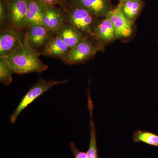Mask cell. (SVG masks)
I'll return each instance as SVG.
<instances>
[{"label":"cell","instance_id":"16","mask_svg":"<svg viewBox=\"0 0 158 158\" xmlns=\"http://www.w3.org/2000/svg\"><path fill=\"white\" fill-rule=\"evenodd\" d=\"M122 11L128 19L135 22L144 6L143 0H129L119 2Z\"/></svg>","mask_w":158,"mask_h":158},{"label":"cell","instance_id":"8","mask_svg":"<svg viewBox=\"0 0 158 158\" xmlns=\"http://www.w3.org/2000/svg\"><path fill=\"white\" fill-rule=\"evenodd\" d=\"M24 42L18 32L12 29H6L0 34V56H8Z\"/></svg>","mask_w":158,"mask_h":158},{"label":"cell","instance_id":"14","mask_svg":"<svg viewBox=\"0 0 158 158\" xmlns=\"http://www.w3.org/2000/svg\"><path fill=\"white\" fill-rule=\"evenodd\" d=\"M88 108L90 116L89 126L90 129V140L89 148L87 152L88 158H98V150L96 140V130L93 119V110L94 106L90 97V92L88 93Z\"/></svg>","mask_w":158,"mask_h":158},{"label":"cell","instance_id":"3","mask_svg":"<svg viewBox=\"0 0 158 158\" xmlns=\"http://www.w3.org/2000/svg\"><path fill=\"white\" fill-rule=\"evenodd\" d=\"M68 81V79H65L63 81L53 80L47 81L45 79H40L38 81L30 88V90L22 98L17 108L10 116V123L11 124L14 123L23 110H24L25 108L39 96L42 95L54 86L63 85Z\"/></svg>","mask_w":158,"mask_h":158},{"label":"cell","instance_id":"24","mask_svg":"<svg viewBox=\"0 0 158 158\" xmlns=\"http://www.w3.org/2000/svg\"><path fill=\"white\" fill-rule=\"evenodd\" d=\"M110 1H111V0H110Z\"/></svg>","mask_w":158,"mask_h":158},{"label":"cell","instance_id":"7","mask_svg":"<svg viewBox=\"0 0 158 158\" xmlns=\"http://www.w3.org/2000/svg\"><path fill=\"white\" fill-rule=\"evenodd\" d=\"M52 33L44 25H35L29 27L24 40L31 48L37 51L44 47L52 37Z\"/></svg>","mask_w":158,"mask_h":158},{"label":"cell","instance_id":"5","mask_svg":"<svg viewBox=\"0 0 158 158\" xmlns=\"http://www.w3.org/2000/svg\"><path fill=\"white\" fill-rule=\"evenodd\" d=\"M106 17L113 24L117 39L127 38L131 35L134 22L125 16L119 4L116 8L111 9Z\"/></svg>","mask_w":158,"mask_h":158},{"label":"cell","instance_id":"13","mask_svg":"<svg viewBox=\"0 0 158 158\" xmlns=\"http://www.w3.org/2000/svg\"><path fill=\"white\" fill-rule=\"evenodd\" d=\"M44 3L40 0H28V7L26 19V27L43 25Z\"/></svg>","mask_w":158,"mask_h":158},{"label":"cell","instance_id":"21","mask_svg":"<svg viewBox=\"0 0 158 158\" xmlns=\"http://www.w3.org/2000/svg\"><path fill=\"white\" fill-rule=\"evenodd\" d=\"M43 3L50 6H59L62 7L66 3L67 0H40Z\"/></svg>","mask_w":158,"mask_h":158},{"label":"cell","instance_id":"10","mask_svg":"<svg viewBox=\"0 0 158 158\" xmlns=\"http://www.w3.org/2000/svg\"><path fill=\"white\" fill-rule=\"evenodd\" d=\"M74 5L84 8L99 19L106 17L112 9L110 0H68Z\"/></svg>","mask_w":158,"mask_h":158},{"label":"cell","instance_id":"17","mask_svg":"<svg viewBox=\"0 0 158 158\" xmlns=\"http://www.w3.org/2000/svg\"><path fill=\"white\" fill-rule=\"evenodd\" d=\"M15 73L9 64L7 56H0V81L6 86L12 81V75Z\"/></svg>","mask_w":158,"mask_h":158},{"label":"cell","instance_id":"11","mask_svg":"<svg viewBox=\"0 0 158 158\" xmlns=\"http://www.w3.org/2000/svg\"><path fill=\"white\" fill-rule=\"evenodd\" d=\"M70 49L57 34L49 40L40 54L45 56L61 58L62 59L67 55Z\"/></svg>","mask_w":158,"mask_h":158},{"label":"cell","instance_id":"12","mask_svg":"<svg viewBox=\"0 0 158 158\" xmlns=\"http://www.w3.org/2000/svg\"><path fill=\"white\" fill-rule=\"evenodd\" d=\"M94 37L102 44L110 43L117 39L113 24L107 18L98 21L94 27Z\"/></svg>","mask_w":158,"mask_h":158},{"label":"cell","instance_id":"23","mask_svg":"<svg viewBox=\"0 0 158 158\" xmlns=\"http://www.w3.org/2000/svg\"></svg>","mask_w":158,"mask_h":158},{"label":"cell","instance_id":"22","mask_svg":"<svg viewBox=\"0 0 158 158\" xmlns=\"http://www.w3.org/2000/svg\"><path fill=\"white\" fill-rule=\"evenodd\" d=\"M129 1V0H119V2H122V1Z\"/></svg>","mask_w":158,"mask_h":158},{"label":"cell","instance_id":"6","mask_svg":"<svg viewBox=\"0 0 158 158\" xmlns=\"http://www.w3.org/2000/svg\"><path fill=\"white\" fill-rule=\"evenodd\" d=\"M8 19L13 27L18 30L26 27L28 0H6Z\"/></svg>","mask_w":158,"mask_h":158},{"label":"cell","instance_id":"20","mask_svg":"<svg viewBox=\"0 0 158 158\" xmlns=\"http://www.w3.org/2000/svg\"><path fill=\"white\" fill-rule=\"evenodd\" d=\"M69 147L72 152L73 153L74 158H88L87 152H84L79 150L74 142H71L69 144Z\"/></svg>","mask_w":158,"mask_h":158},{"label":"cell","instance_id":"18","mask_svg":"<svg viewBox=\"0 0 158 158\" xmlns=\"http://www.w3.org/2000/svg\"><path fill=\"white\" fill-rule=\"evenodd\" d=\"M133 140L135 142H142L145 144L158 146V135L146 131L137 130L133 133Z\"/></svg>","mask_w":158,"mask_h":158},{"label":"cell","instance_id":"2","mask_svg":"<svg viewBox=\"0 0 158 158\" xmlns=\"http://www.w3.org/2000/svg\"><path fill=\"white\" fill-rule=\"evenodd\" d=\"M65 15V21L78 30L83 35L94 37V27L101 19L94 16L89 11L69 2L61 7Z\"/></svg>","mask_w":158,"mask_h":158},{"label":"cell","instance_id":"1","mask_svg":"<svg viewBox=\"0 0 158 158\" xmlns=\"http://www.w3.org/2000/svg\"><path fill=\"white\" fill-rule=\"evenodd\" d=\"M40 54L31 48L24 40V42L7 56L8 61L15 73L24 74L32 73H40L48 68L40 59Z\"/></svg>","mask_w":158,"mask_h":158},{"label":"cell","instance_id":"4","mask_svg":"<svg viewBox=\"0 0 158 158\" xmlns=\"http://www.w3.org/2000/svg\"><path fill=\"white\" fill-rule=\"evenodd\" d=\"M101 44H96L85 37L75 46L71 48L63 59L68 65L78 64L86 61L95 56L102 48Z\"/></svg>","mask_w":158,"mask_h":158},{"label":"cell","instance_id":"15","mask_svg":"<svg viewBox=\"0 0 158 158\" xmlns=\"http://www.w3.org/2000/svg\"><path fill=\"white\" fill-rule=\"evenodd\" d=\"M57 34L70 48L75 46L85 38L84 35L81 32L70 25H64Z\"/></svg>","mask_w":158,"mask_h":158},{"label":"cell","instance_id":"19","mask_svg":"<svg viewBox=\"0 0 158 158\" xmlns=\"http://www.w3.org/2000/svg\"><path fill=\"white\" fill-rule=\"evenodd\" d=\"M8 19V12L6 0H0V22L1 23Z\"/></svg>","mask_w":158,"mask_h":158},{"label":"cell","instance_id":"9","mask_svg":"<svg viewBox=\"0 0 158 158\" xmlns=\"http://www.w3.org/2000/svg\"><path fill=\"white\" fill-rule=\"evenodd\" d=\"M65 15L61 8L44 4L43 25L52 33H57L64 25Z\"/></svg>","mask_w":158,"mask_h":158}]
</instances>
